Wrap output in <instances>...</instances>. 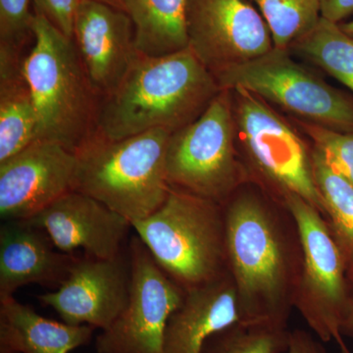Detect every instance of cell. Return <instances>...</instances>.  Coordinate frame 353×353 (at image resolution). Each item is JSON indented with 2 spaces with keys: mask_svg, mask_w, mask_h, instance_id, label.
<instances>
[{
  "mask_svg": "<svg viewBox=\"0 0 353 353\" xmlns=\"http://www.w3.org/2000/svg\"><path fill=\"white\" fill-rule=\"evenodd\" d=\"M230 90L250 180L280 201L287 194H299L324 216L313 176L312 150L263 99L243 88Z\"/></svg>",
  "mask_w": 353,
  "mask_h": 353,
  "instance_id": "52a82bcc",
  "label": "cell"
},
{
  "mask_svg": "<svg viewBox=\"0 0 353 353\" xmlns=\"http://www.w3.org/2000/svg\"><path fill=\"white\" fill-rule=\"evenodd\" d=\"M79 256L60 252L50 236L26 221H4L0 228V299L24 285L57 288Z\"/></svg>",
  "mask_w": 353,
  "mask_h": 353,
  "instance_id": "2e32d148",
  "label": "cell"
},
{
  "mask_svg": "<svg viewBox=\"0 0 353 353\" xmlns=\"http://www.w3.org/2000/svg\"><path fill=\"white\" fill-rule=\"evenodd\" d=\"M46 232L60 252L111 259L122 254L123 241L131 222L105 204L79 190L52 202L38 214L24 220Z\"/></svg>",
  "mask_w": 353,
  "mask_h": 353,
  "instance_id": "5bb4252c",
  "label": "cell"
},
{
  "mask_svg": "<svg viewBox=\"0 0 353 353\" xmlns=\"http://www.w3.org/2000/svg\"><path fill=\"white\" fill-rule=\"evenodd\" d=\"M214 77L222 90L245 88L297 120L333 131L353 132V99L297 63L290 50L273 48Z\"/></svg>",
  "mask_w": 353,
  "mask_h": 353,
  "instance_id": "ba28073f",
  "label": "cell"
},
{
  "mask_svg": "<svg viewBox=\"0 0 353 353\" xmlns=\"http://www.w3.org/2000/svg\"><path fill=\"white\" fill-rule=\"evenodd\" d=\"M99 1L104 2V3H108L109 6L116 7V8L123 10L120 0H99Z\"/></svg>",
  "mask_w": 353,
  "mask_h": 353,
  "instance_id": "1f68e13d",
  "label": "cell"
},
{
  "mask_svg": "<svg viewBox=\"0 0 353 353\" xmlns=\"http://www.w3.org/2000/svg\"><path fill=\"white\" fill-rule=\"evenodd\" d=\"M94 331L48 319L14 296L0 299V353H70L88 345Z\"/></svg>",
  "mask_w": 353,
  "mask_h": 353,
  "instance_id": "ac0fdd59",
  "label": "cell"
},
{
  "mask_svg": "<svg viewBox=\"0 0 353 353\" xmlns=\"http://www.w3.org/2000/svg\"><path fill=\"white\" fill-rule=\"evenodd\" d=\"M290 50L320 67L353 92V38L338 23L322 17Z\"/></svg>",
  "mask_w": 353,
  "mask_h": 353,
  "instance_id": "7402d4cb",
  "label": "cell"
},
{
  "mask_svg": "<svg viewBox=\"0 0 353 353\" xmlns=\"http://www.w3.org/2000/svg\"><path fill=\"white\" fill-rule=\"evenodd\" d=\"M223 210L240 322L288 328L303 266L296 221L284 202L250 181Z\"/></svg>",
  "mask_w": 353,
  "mask_h": 353,
  "instance_id": "6da1fadb",
  "label": "cell"
},
{
  "mask_svg": "<svg viewBox=\"0 0 353 353\" xmlns=\"http://www.w3.org/2000/svg\"><path fill=\"white\" fill-rule=\"evenodd\" d=\"M73 39L88 78L102 99L119 85L139 53L128 14L99 0H81Z\"/></svg>",
  "mask_w": 353,
  "mask_h": 353,
  "instance_id": "9a60e30c",
  "label": "cell"
},
{
  "mask_svg": "<svg viewBox=\"0 0 353 353\" xmlns=\"http://www.w3.org/2000/svg\"><path fill=\"white\" fill-rule=\"evenodd\" d=\"M126 307L95 340L97 353H163L167 322L182 303L185 290L169 277L138 236L128 250Z\"/></svg>",
  "mask_w": 353,
  "mask_h": 353,
  "instance_id": "30bf717a",
  "label": "cell"
},
{
  "mask_svg": "<svg viewBox=\"0 0 353 353\" xmlns=\"http://www.w3.org/2000/svg\"><path fill=\"white\" fill-rule=\"evenodd\" d=\"M32 0H0V52L24 55L34 41Z\"/></svg>",
  "mask_w": 353,
  "mask_h": 353,
  "instance_id": "d4e9b609",
  "label": "cell"
},
{
  "mask_svg": "<svg viewBox=\"0 0 353 353\" xmlns=\"http://www.w3.org/2000/svg\"><path fill=\"white\" fill-rule=\"evenodd\" d=\"M285 353H327L319 341L301 329L290 331L289 347Z\"/></svg>",
  "mask_w": 353,
  "mask_h": 353,
  "instance_id": "83f0119b",
  "label": "cell"
},
{
  "mask_svg": "<svg viewBox=\"0 0 353 353\" xmlns=\"http://www.w3.org/2000/svg\"><path fill=\"white\" fill-rule=\"evenodd\" d=\"M132 227L158 265L185 290L229 272L224 210L214 201L172 188L153 214Z\"/></svg>",
  "mask_w": 353,
  "mask_h": 353,
  "instance_id": "5b68a950",
  "label": "cell"
},
{
  "mask_svg": "<svg viewBox=\"0 0 353 353\" xmlns=\"http://www.w3.org/2000/svg\"><path fill=\"white\" fill-rule=\"evenodd\" d=\"M290 334L287 327L236 322L213 334L201 353H285Z\"/></svg>",
  "mask_w": 353,
  "mask_h": 353,
  "instance_id": "cb8c5ba5",
  "label": "cell"
},
{
  "mask_svg": "<svg viewBox=\"0 0 353 353\" xmlns=\"http://www.w3.org/2000/svg\"><path fill=\"white\" fill-rule=\"evenodd\" d=\"M236 141L231 90H222L196 120L171 134L166 152L171 187L224 205L250 181Z\"/></svg>",
  "mask_w": 353,
  "mask_h": 353,
  "instance_id": "8992f818",
  "label": "cell"
},
{
  "mask_svg": "<svg viewBox=\"0 0 353 353\" xmlns=\"http://www.w3.org/2000/svg\"><path fill=\"white\" fill-rule=\"evenodd\" d=\"M25 57L0 52V162L37 141L38 121L23 70Z\"/></svg>",
  "mask_w": 353,
  "mask_h": 353,
  "instance_id": "d6986e66",
  "label": "cell"
},
{
  "mask_svg": "<svg viewBox=\"0 0 353 353\" xmlns=\"http://www.w3.org/2000/svg\"><path fill=\"white\" fill-rule=\"evenodd\" d=\"M173 132L163 129L121 139L99 132L76 152V190L94 197L131 224L153 214L172 189L166 152Z\"/></svg>",
  "mask_w": 353,
  "mask_h": 353,
  "instance_id": "277c9868",
  "label": "cell"
},
{
  "mask_svg": "<svg viewBox=\"0 0 353 353\" xmlns=\"http://www.w3.org/2000/svg\"><path fill=\"white\" fill-rule=\"evenodd\" d=\"M313 145L319 148L340 173L353 185V132H341L296 120Z\"/></svg>",
  "mask_w": 353,
  "mask_h": 353,
  "instance_id": "484cf974",
  "label": "cell"
},
{
  "mask_svg": "<svg viewBox=\"0 0 353 353\" xmlns=\"http://www.w3.org/2000/svg\"><path fill=\"white\" fill-rule=\"evenodd\" d=\"M34 41L23 70L36 108L37 139L76 153L97 132L102 97L90 82L74 39L34 9Z\"/></svg>",
  "mask_w": 353,
  "mask_h": 353,
  "instance_id": "3957f363",
  "label": "cell"
},
{
  "mask_svg": "<svg viewBox=\"0 0 353 353\" xmlns=\"http://www.w3.org/2000/svg\"><path fill=\"white\" fill-rule=\"evenodd\" d=\"M271 32L274 48L290 50L322 18L321 0H250Z\"/></svg>",
  "mask_w": 353,
  "mask_h": 353,
  "instance_id": "603a6c76",
  "label": "cell"
},
{
  "mask_svg": "<svg viewBox=\"0 0 353 353\" xmlns=\"http://www.w3.org/2000/svg\"><path fill=\"white\" fill-rule=\"evenodd\" d=\"M353 13V0H321V14L325 19L340 24Z\"/></svg>",
  "mask_w": 353,
  "mask_h": 353,
  "instance_id": "f1b7e54d",
  "label": "cell"
},
{
  "mask_svg": "<svg viewBox=\"0 0 353 353\" xmlns=\"http://www.w3.org/2000/svg\"><path fill=\"white\" fill-rule=\"evenodd\" d=\"M131 19L141 54L163 57L189 48L188 0H120Z\"/></svg>",
  "mask_w": 353,
  "mask_h": 353,
  "instance_id": "ffe728a7",
  "label": "cell"
},
{
  "mask_svg": "<svg viewBox=\"0 0 353 353\" xmlns=\"http://www.w3.org/2000/svg\"><path fill=\"white\" fill-rule=\"evenodd\" d=\"M340 27L345 34L353 38V20L345 23H340Z\"/></svg>",
  "mask_w": 353,
  "mask_h": 353,
  "instance_id": "4dcf8cb0",
  "label": "cell"
},
{
  "mask_svg": "<svg viewBox=\"0 0 353 353\" xmlns=\"http://www.w3.org/2000/svg\"><path fill=\"white\" fill-rule=\"evenodd\" d=\"M238 296L231 274L185 290L182 303L172 313L163 341V353H201L206 341L240 322Z\"/></svg>",
  "mask_w": 353,
  "mask_h": 353,
  "instance_id": "e0dca14e",
  "label": "cell"
},
{
  "mask_svg": "<svg viewBox=\"0 0 353 353\" xmlns=\"http://www.w3.org/2000/svg\"><path fill=\"white\" fill-rule=\"evenodd\" d=\"M312 168L324 218L343 254L350 282L353 280V185L314 145Z\"/></svg>",
  "mask_w": 353,
  "mask_h": 353,
  "instance_id": "44dd1931",
  "label": "cell"
},
{
  "mask_svg": "<svg viewBox=\"0 0 353 353\" xmlns=\"http://www.w3.org/2000/svg\"><path fill=\"white\" fill-rule=\"evenodd\" d=\"M81 0H32V8L46 16L65 36L73 39L74 21Z\"/></svg>",
  "mask_w": 353,
  "mask_h": 353,
  "instance_id": "4316f807",
  "label": "cell"
},
{
  "mask_svg": "<svg viewBox=\"0 0 353 353\" xmlns=\"http://www.w3.org/2000/svg\"><path fill=\"white\" fill-rule=\"evenodd\" d=\"M189 48L213 74L261 57L271 32L250 0H188Z\"/></svg>",
  "mask_w": 353,
  "mask_h": 353,
  "instance_id": "8fae6325",
  "label": "cell"
},
{
  "mask_svg": "<svg viewBox=\"0 0 353 353\" xmlns=\"http://www.w3.org/2000/svg\"><path fill=\"white\" fill-rule=\"evenodd\" d=\"M77 170L76 153L39 139L0 162L1 219H30L75 190Z\"/></svg>",
  "mask_w": 353,
  "mask_h": 353,
  "instance_id": "7c38bea8",
  "label": "cell"
},
{
  "mask_svg": "<svg viewBox=\"0 0 353 353\" xmlns=\"http://www.w3.org/2000/svg\"><path fill=\"white\" fill-rule=\"evenodd\" d=\"M341 336L353 339V280L350 282L347 305L341 324Z\"/></svg>",
  "mask_w": 353,
  "mask_h": 353,
  "instance_id": "f546056e",
  "label": "cell"
},
{
  "mask_svg": "<svg viewBox=\"0 0 353 353\" xmlns=\"http://www.w3.org/2000/svg\"><path fill=\"white\" fill-rule=\"evenodd\" d=\"M282 201L296 221L303 250L294 307L320 341L336 340L341 353L350 352L341 334L350 281L340 248L312 204L296 194H285Z\"/></svg>",
  "mask_w": 353,
  "mask_h": 353,
  "instance_id": "9c48e42d",
  "label": "cell"
},
{
  "mask_svg": "<svg viewBox=\"0 0 353 353\" xmlns=\"http://www.w3.org/2000/svg\"><path fill=\"white\" fill-rule=\"evenodd\" d=\"M222 90L190 48L138 53L126 75L102 99L97 132L121 139L155 129L175 132L196 120Z\"/></svg>",
  "mask_w": 353,
  "mask_h": 353,
  "instance_id": "7a4b0ae2",
  "label": "cell"
},
{
  "mask_svg": "<svg viewBox=\"0 0 353 353\" xmlns=\"http://www.w3.org/2000/svg\"><path fill=\"white\" fill-rule=\"evenodd\" d=\"M130 289L129 259L123 254L101 259L83 254L53 292L38 296L70 325L106 330L126 307Z\"/></svg>",
  "mask_w": 353,
  "mask_h": 353,
  "instance_id": "4fadbf2b",
  "label": "cell"
}]
</instances>
